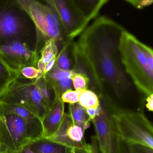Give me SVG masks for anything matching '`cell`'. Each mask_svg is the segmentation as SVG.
Instances as JSON below:
<instances>
[{
	"label": "cell",
	"mask_w": 153,
	"mask_h": 153,
	"mask_svg": "<svg viewBox=\"0 0 153 153\" xmlns=\"http://www.w3.org/2000/svg\"><path fill=\"white\" fill-rule=\"evenodd\" d=\"M125 29L105 16L96 18L74 42V69L89 80L99 99L131 108L135 90L121 62L119 46Z\"/></svg>",
	"instance_id": "1"
},
{
	"label": "cell",
	"mask_w": 153,
	"mask_h": 153,
	"mask_svg": "<svg viewBox=\"0 0 153 153\" xmlns=\"http://www.w3.org/2000/svg\"><path fill=\"white\" fill-rule=\"evenodd\" d=\"M139 40L124 30L119 49L124 70L136 89L146 97L153 94V69L138 45Z\"/></svg>",
	"instance_id": "2"
},
{
	"label": "cell",
	"mask_w": 153,
	"mask_h": 153,
	"mask_svg": "<svg viewBox=\"0 0 153 153\" xmlns=\"http://www.w3.org/2000/svg\"><path fill=\"white\" fill-rule=\"evenodd\" d=\"M110 103L119 136L129 143L140 144L153 149L152 124L144 112Z\"/></svg>",
	"instance_id": "3"
},
{
	"label": "cell",
	"mask_w": 153,
	"mask_h": 153,
	"mask_svg": "<svg viewBox=\"0 0 153 153\" xmlns=\"http://www.w3.org/2000/svg\"><path fill=\"white\" fill-rule=\"evenodd\" d=\"M32 21L36 30L37 44L49 39L58 45L70 41L65 29L54 10L37 0H16Z\"/></svg>",
	"instance_id": "4"
},
{
	"label": "cell",
	"mask_w": 153,
	"mask_h": 153,
	"mask_svg": "<svg viewBox=\"0 0 153 153\" xmlns=\"http://www.w3.org/2000/svg\"><path fill=\"white\" fill-rule=\"evenodd\" d=\"M31 27L32 21L16 0H0V45L26 41Z\"/></svg>",
	"instance_id": "5"
},
{
	"label": "cell",
	"mask_w": 153,
	"mask_h": 153,
	"mask_svg": "<svg viewBox=\"0 0 153 153\" xmlns=\"http://www.w3.org/2000/svg\"><path fill=\"white\" fill-rule=\"evenodd\" d=\"M0 101L24 107L41 120L47 111L35 81L21 77L16 78L0 96Z\"/></svg>",
	"instance_id": "6"
},
{
	"label": "cell",
	"mask_w": 153,
	"mask_h": 153,
	"mask_svg": "<svg viewBox=\"0 0 153 153\" xmlns=\"http://www.w3.org/2000/svg\"><path fill=\"white\" fill-rule=\"evenodd\" d=\"M2 106L0 148L9 153H16L30 141L27 124L22 118Z\"/></svg>",
	"instance_id": "7"
},
{
	"label": "cell",
	"mask_w": 153,
	"mask_h": 153,
	"mask_svg": "<svg viewBox=\"0 0 153 153\" xmlns=\"http://www.w3.org/2000/svg\"><path fill=\"white\" fill-rule=\"evenodd\" d=\"M100 110L92 120L99 146V153H120L119 136L112 117L111 105L99 99Z\"/></svg>",
	"instance_id": "8"
},
{
	"label": "cell",
	"mask_w": 153,
	"mask_h": 153,
	"mask_svg": "<svg viewBox=\"0 0 153 153\" xmlns=\"http://www.w3.org/2000/svg\"><path fill=\"white\" fill-rule=\"evenodd\" d=\"M56 13L63 25L69 40L81 34L89 21L70 0H44Z\"/></svg>",
	"instance_id": "9"
},
{
	"label": "cell",
	"mask_w": 153,
	"mask_h": 153,
	"mask_svg": "<svg viewBox=\"0 0 153 153\" xmlns=\"http://www.w3.org/2000/svg\"><path fill=\"white\" fill-rule=\"evenodd\" d=\"M0 53L8 64L19 71L26 66L37 67L40 58L37 49H31L23 40H13L0 45Z\"/></svg>",
	"instance_id": "10"
},
{
	"label": "cell",
	"mask_w": 153,
	"mask_h": 153,
	"mask_svg": "<svg viewBox=\"0 0 153 153\" xmlns=\"http://www.w3.org/2000/svg\"><path fill=\"white\" fill-rule=\"evenodd\" d=\"M85 131L75 125L68 113H65L59 128L47 139L68 148L89 151L91 145L86 143L84 138Z\"/></svg>",
	"instance_id": "11"
},
{
	"label": "cell",
	"mask_w": 153,
	"mask_h": 153,
	"mask_svg": "<svg viewBox=\"0 0 153 153\" xmlns=\"http://www.w3.org/2000/svg\"><path fill=\"white\" fill-rule=\"evenodd\" d=\"M65 103L61 97L55 96L54 102L41 120L42 137L48 138L57 130L63 121L65 112Z\"/></svg>",
	"instance_id": "12"
},
{
	"label": "cell",
	"mask_w": 153,
	"mask_h": 153,
	"mask_svg": "<svg viewBox=\"0 0 153 153\" xmlns=\"http://www.w3.org/2000/svg\"><path fill=\"white\" fill-rule=\"evenodd\" d=\"M1 103L4 108L19 116L25 120L30 140L42 137L43 128L41 120L31 111L19 105L2 102Z\"/></svg>",
	"instance_id": "13"
},
{
	"label": "cell",
	"mask_w": 153,
	"mask_h": 153,
	"mask_svg": "<svg viewBox=\"0 0 153 153\" xmlns=\"http://www.w3.org/2000/svg\"><path fill=\"white\" fill-rule=\"evenodd\" d=\"M74 73L73 71L62 70L55 65L44 76L53 89L55 96L61 97L66 91L74 90L72 81Z\"/></svg>",
	"instance_id": "14"
},
{
	"label": "cell",
	"mask_w": 153,
	"mask_h": 153,
	"mask_svg": "<svg viewBox=\"0 0 153 153\" xmlns=\"http://www.w3.org/2000/svg\"><path fill=\"white\" fill-rule=\"evenodd\" d=\"M27 145L35 153H66L68 148L43 137L30 140Z\"/></svg>",
	"instance_id": "15"
},
{
	"label": "cell",
	"mask_w": 153,
	"mask_h": 153,
	"mask_svg": "<svg viewBox=\"0 0 153 153\" xmlns=\"http://www.w3.org/2000/svg\"><path fill=\"white\" fill-rule=\"evenodd\" d=\"M89 22L96 18L109 0H70Z\"/></svg>",
	"instance_id": "16"
},
{
	"label": "cell",
	"mask_w": 153,
	"mask_h": 153,
	"mask_svg": "<svg viewBox=\"0 0 153 153\" xmlns=\"http://www.w3.org/2000/svg\"><path fill=\"white\" fill-rule=\"evenodd\" d=\"M74 41H67L61 45L62 48L57 56L55 65L65 71H73L74 58L73 55Z\"/></svg>",
	"instance_id": "17"
},
{
	"label": "cell",
	"mask_w": 153,
	"mask_h": 153,
	"mask_svg": "<svg viewBox=\"0 0 153 153\" xmlns=\"http://www.w3.org/2000/svg\"><path fill=\"white\" fill-rule=\"evenodd\" d=\"M20 76L19 71L11 67L0 53V96Z\"/></svg>",
	"instance_id": "18"
},
{
	"label": "cell",
	"mask_w": 153,
	"mask_h": 153,
	"mask_svg": "<svg viewBox=\"0 0 153 153\" xmlns=\"http://www.w3.org/2000/svg\"><path fill=\"white\" fill-rule=\"evenodd\" d=\"M68 109V114L75 125L82 128L84 131L90 127L92 121L87 114L86 109L77 102L69 104Z\"/></svg>",
	"instance_id": "19"
},
{
	"label": "cell",
	"mask_w": 153,
	"mask_h": 153,
	"mask_svg": "<svg viewBox=\"0 0 153 153\" xmlns=\"http://www.w3.org/2000/svg\"><path fill=\"white\" fill-rule=\"evenodd\" d=\"M34 81L37 85L43 103L48 110L54 102L55 98L54 92L44 76Z\"/></svg>",
	"instance_id": "20"
},
{
	"label": "cell",
	"mask_w": 153,
	"mask_h": 153,
	"mask_svg": "<svg viewBox=\"0 0 153 153\" xmlns=\"http://www.w3.org/2000/svg\"><path fill=\"white\" fill-rule=\"evenodd\" d=\"M78 103L85 109L97 108L100 105L99 98L93 91L85 89L79 91Z\"/></svg>",
	"instance_id": "21"
},
{
	"label": "cell",
	"mask_w": 153,
	"mask_h": 153,
	"mask_svg": "<svg viewBox=\"0 0 153 153\" xmlns=\"http://www.w3.org/2000/svg\"><path fill=\"white\" fill-rule=\"evenodd\" d=\"M58 45L57 42L53 39H47L44 42L43 47L40 50V58L46 64L57 57L59 51Z\"/></svg>",
	"instance_id": "22"
},
{
	"label": "cell",
	"mask_w": 153,
	"mask_h": 153,
	"mask_svg": "<svg viewBox=\"0 0 153 153\" xmlns=\"http://www.w3.org/2000/svg\"><path fill=\"white\" fill-rule=\"evenodd\" d=\"M20 77L31 81H35L36 79L43 76L37 68L31 66H26L21 69L19 71Z\"/></svg>",
	"instance_id": "23"
},
{
	"label": "cell",
	"mask_w": 153,
	"mask_h": 153,
	"mask_svg": "<svg viewBox=\"0 0 153 153\" xmlns=\"http://www.w3.org/2000/svg\"><path fill=\"white\" fill-rule=\"evenodd\" d=\"M72 81L74 89L75 91H80L88 89L89 80L83 74L75 72L72 77Z\"/></svg>",
	"instance_id": "24"
},
{
	"label": "cell",
	"mask_w": 153,
	"mask_h": 153,
	"mask_svg": "<svg viewBox=\"0 0 153 153\" xmlns=\"http://www.w3.org/2000/svg\"><path fill=\"white\" fill-rule=\"evenodd\" d=\"M79 91L68 90L61 95V99L64 103L74 104L79 101Z\"/></svg>",
	"instance_id": "25"
},
{
	"label": "cell",
	"mask_w": 153,
	"mask_h": 153,
	"mask_svg": "<svg viewBox=\"0 0 153 153\" xmlns=\"http://www.w3.org/2000/svg\"><path fill=\"white\" fill-rule=\"evenodd\" d=\"M138 45L144 55L152 69H153V52L152 49L147 45L143 44L140 41L138 42Z\"/></svg>",
	"instance_id": "26"
},
{
	"label": "cell",
	"mask_w": 153,
	"mask_h": 153,
	"mask_svg": "<svg viewBox=\"0 0 153 153\" xmlns=\"http://www.w3.org/2000/svg\"><path fill=\"white\" fill-rule=\"evenodd\" d=\"M129 145L132 153H153V149L147 146L137 143Z\"/></svg>",
	"instance_id": "27"
},
{
	"label": "cell",
	"mask_w": 153,
	"mask_h": 153,
	"mask_svg": "<svg viewBox=\"0 0 153 153\" xmlns=\"http://www.w3.org/2000/svg\"><path fill=\"white\" fill-rule=\"evenodd\" d=\"M138 9H143L152 4L153 0H125Z\"/></svg>",
	"instance_id": "28"
},
{
	"label": "cell",
	"mask_w": 153,
	"mask_h": 153,
	"mask_svg": "<svg viewBox=\"0 0 153 153\" xmlns=\"http://www.w3.org/2000/svg\"><path fill=\"white\" fill-rule=\"evenodd\" d=\"M120 153H132L129 143L119 137Z\"/></svg>",
	"instance_id": "29"
},
{
	"label": "cell",
	"mask_w": 153,
	"mask_h": 153,
	"mask_svg": "<svg viewBox=\"0 0 153 153\" xmlns=\"http://www.w3.org/2000/svg\"><path fill=\"white\" fill-rule=\"evenodd\" d=\"M100 110V106H99L98 108H89L86 109L87 114L88 116L90 117V119L91 121L98 116L99 114Z\"/></svg>",
	"instance_id": "30"
},
{
	"label": "cell",
	"mask_w": 153,
	"mask_h": 153,
	"mask_svg": "<svg viewBox=\"0 0 153 153\" xmlns=\"http://www.w3.org/2000/svg\"><path fill=\"white\" fill-rule=\"evenodd\" d=\"M56 57L54 58V59L49 61L48 63L46 64V68H45V72H44V74L43 76H44L46 74L49 72L55 66L56 62Z\"/></svg>",
	"instance_id": "31"
},
{
	"label": "cell",
	"mask_w": 153,
	"mask_h": 153,
	"mask_svg": "<svg viewBox=\"0 0 153 153\" xmlns=\"http://www.w3.org/2000/svg\"><path fill=\"white\" fill-rule=\"evenodd\" d=\"M146 107L147 109L150 111H153V94L146 97Z\"/></svg>",
	"instance_id": "32"
},
{
	"label": "cell",
	"mask_w": 153,
	"mask_h": 153,
	"mask_svg": "<svg viewBox=\"0 0 153 153\" xmlns=\"http://www.w3.org/2000/svg\"><path fill=\"white\" fill-rule=\"evenodd\" d=\"M46 64L40 58H39L37 64V68L38 70L43 74V75L45 72V68H46Z\"/></svg>",
	"instance_id": "33"
},
{
	"label": "cell",
	"mask_w": 153,
	"mask_h": 153,
	"mask_svg": "<svg viewBox=\"0 0 153 153\" xmlns=\"http://www.w3.org/2000/svg\"><path fill=\"white\" fill-rule=\"evenodd\" d=\"M66 153H91V149L89 151L75 148H68Z\"/></svg>",
	"instance_id": "34"
},
{
	"label": "cell",
	"mask_w": 153,
	"mask_h": 153,
	"mask_svg": "<svg viewBox=\"0 0 153 153\" xmlns=\"http://www.w3.org/2000/svg\"><path fill=\"white\" fill-rule=\"evenodd\" d=\"M16 153H35L31 151L28 145L23 146L18 152Z\"/></svg>",
	"instance_id": "35"
},
{
	"label": "cell",
	"mask_w": 153,
	"mask_h": 153,
	"mask_svg": "<svg viewBox=\"0 0 153 153\" xmlns=\"http://www.w3.org/2000/svg\"><path fill=\"white\" fill-rule=\"evenodd\" d=\"M3 114V109L1 103L0 102V126H1V119L2 116Z\"/></svg>",
	"instance_id": "36"
},
{
	"label": "cell",
	"mask_w": 153,
	"mask_h": 153,
	"mask_svg": "<svg viewBox=\"0 0 153 153\" xmlns=\"http://www.w3.org/2000/svg\"><path fill=\"white\" fill-rule=\"evenodd\" d=\"M0 153H9V152L6 150H3L0 148Z\"/></svg>",
	"instance_id": "37"
}]
</instances>
